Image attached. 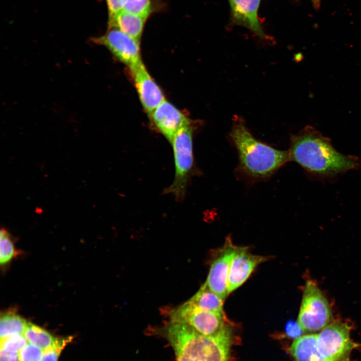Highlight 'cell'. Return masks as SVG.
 Listing matches in <instances>:
<instances>
[{
    "label": "cell",
    "mask_w": 361,
    "mask_h": 361,
    "mask_svg": "<svg viewBox=\"0 0 361 361\" xmlns=\"http://www.w3.org/2000/svg\"><path fill=\"white\" fill-rule=\"evenodd\" d=\"M165 0H121V12L149 18L154 14L164 11Z\"/></svg>",
    "instance_id": "cell-16"
},
{
    "label": "cell",
    "mask_w": 361,
    "mask_h": 361,
    "mask_svg": "<svg viewBox=\"0 0 361 361\" xmlns=\"http://www.w3.org/2000/svg\"><path fill=\"white\" fill-rule=\"evenodd\" d=\"M233 17L238 24L243 26L261 39H266L258 19L260 0H229Z\"/></svg>",
    "instance_id": "cell-13"
},
{
    "label": "cell",
    "mask_w": 361,
    "mask_h": 361,
    "mask_svg": "<svg viewBox=\"0 0 361 361\" xmlns=\"http://www.w3.org/2000/svg\"><path fill=\"white\" fill-rule=\"evenodd\" d=\"M166 333L176 361H228L232 336L229 326L207 336L184 324L170 322Z\"/></svg>",
    "instance_id": "cell-3"
},
{
    "label": "cell",
    "mask_w": 361,
    "mask_h": 361,
    "mask_svg": "<svg viewBox=\"0 0 361 361\" xmlns=\"http://www.w3.org/2000/svg\"><path fill=\"white\" fill-rule=\"evenodd\" d=\"M239 158V167L254 178L270 176L290 160L288 151L276 149L256 139L241 118L235 117L230 133Z\"/></svg>",
    "instance_id": "cell-2"
},
{
    "label": "cell",
    "mask_w": 361,
    "mask_h": 361,
    "mask_svg": "<svg viewBox=\"0 0 361 361\" xmlns=\"http://www.w3.org/2000/svg\"><path fill=\"white\" fill-rule=\"evenodd\" d=\"M141 103L150 115L164 100L163 93L147 72L142 62L129 68Z\"/></svg>",
    "instance_id": "cell-10"
},
{
    "label": "cell",
    "mask_w": 361,
    "mask_h": 361,
    "mask_svg": "<svg viewBox=\"0 0 361 361\" xmlns=\"http://www.w3.org/2000/svg\"><path fill=\"white\" fill-rule=\"evenodd\" d=\"M223 301L204 284L198 291L187 302L200 309L224 313Z\"/></svg>",
    "instance_id": "cell-17"
},
{
    "label": "cell",
    "mask_w": 361,
    "mask_h": 361,
    "mask_svg": "<svg viewBox=\"0 0 361 361\" xmlns=\"http://www.w3.org/2000/svg\"><path fill=\"white\" fill-rule=\"evenodd\" d=\"M24 335L28 343L42 350L51 346L57 338L54 337L43 328L29 322L27 323Z\"/></svg>",
    "instance_id": "cell-19"
},
{
    "label": "cell",
    "mask_w": 361,
    "mask_h": 361,
    "mask_svg": "<svg viewBox=\"0 0 361 361\" xmlns=\"http://www.w3.org/2000/svg\"><path fill=\"white\" fill-rule=\"evenodd\" d=\"M170 322L184 324L207 336L215 335L228 326L224 313L200 309L187 302L171 311Z\"/></svg>",
    "instance_id": "cell-7"
},
{
    "label": "cell",
    "mask_w": 361,
    "mask_h": 361,
    "mask_svg": "<svg viewBox=\"0 0 361 361\" xmlns=\"http://www.w3.org/2000/svg\"><path fill=\"white\" fill-rule=\"evenodd\" d=\"M351 329L346 323L334 321L317 334V348L323 361H351V352L360 344L351 339Z\"/></svg>",
    "instance_id": "cell-5"
},
{
    "label": "cell",
    "mask_w": 361,
    "mask_h": 361,
    "mask_svg": "<svg viewBox=\"0 0 361 361\" xmlns=\"http://www.w3.org/2000/svg\"><path fill=\"white\" fill-rule=\"evenodd\" d=\"M108 10V21L121 12V0H105Z\"/></svg>",
    "instance_id": "cell-25"
},
{
    "label": "cell",
    "mask_w": 361,
    "mask_h": 361,
    "mask_svg": "<svg viewBox=\"0 0 361 361\" xmlns=\"http://www.w3.org/2000/svg\"><path fill=\"white\" fill-rule=\"evenodd\" d=\"M148 19L140 15L121 12L108 21V28H117L140 42Z\"/></svg>",
    "instance_id": "cell-14"
},
{
    "label": "cell",
    "mask_w": 361,
    "mask_h": 361,
    "mask_svg": "<svg viewBox=\"0 0 361 361\" xmlns=\"http://www.w3.org/2000/svg\"><path fill=\"white\" fill-rule=\"evenodd\" d=\"M27 322L13 311L4 313L0 319V337L3 338L13 334H23Z\"/></svg>",
    "instance_id": "cell-18"
},
{
    "label": "cell",
    "mask_w": 361,
    "mask_h": 361,
    "mask_svg": "<svg viewBox=\"0 0 361 361\" xmlns=\"http://www.w3.org/2000/svg\"><path fill=\"white\" fill-rule=\"evenodd\" d=\"M153 125L170 143L182 127L192 122L180 110L164 100L149 116Z\"/></svg>",
    "instance_id": "cell-11"
},
{
    "label": "cell",
    "mask_w": 361,
    "mask_h": 361,
    "mask_svg": "<svg viewBox=\"0 0 361 361\" xmlns=\"http://www.w3.org/2000/svg\"><path fill=\"white\" fill-rule=\"evenodd\" d=\"M0 361H20L19 353L10 352L0 349Z\"/></svg>",
    "instance_id": "cell-26"
},
{
    "label": "cell",
    "mask_w": 361,
    "mask_h": 361,
    "mask_svg": "<svg viewBox=\"0 0 361 361\" xmlns=\"http://www.w3.org/2000/svg\"><path fill=\"white\" fill-rule=\"evenodd\" d=\"M290 160L306 170L322 176H333L355 168L357 157L337 151L330 140L311 126H307L290 139Z\"/></svg>",
    "instance_id": "cell-1"
},
{
    "label": "cell",
    "mask_w": 361,
    "mask_h": 361,
    "mask_svg": "<svg viewBox=\"0 0 361 361\" xmlns=\"http://www.w3.org/2000/svg\"><path fill=\"white\" fill-rule=\"evenodd\" d=\"M289 351L293 361H323L317 348V334L294 339Z\"/></svg>",
    "instance_id": "cell-15"
},
{
    "label": "cell",
    "mask_w": 361,
    "mask_h": 361,
    "mask_svg": "<svg viewBox=\"0 0 361 361\" xmlns=\"http://www.w3.org/2000/svg\"><path fill=\"white\" fill-rule=\"evenodd\" d=\"M194 131L192 123L184 126L176 133L170 143L175 173L172 183L165 189L164 193L172 195L176 201L184 199L189 183L197 172L193 151Z\"/></svg>",
    "instance_id": "cell-4"
},
{
    "label": "cell",
    "mask_w": 361,
    "mask_h": 361,
    "mask_svg": "<svg viewBox=\"0 0 361 361\" xmlns=\"http://www.w3.org/2000/svg\"><path fill=\"white\" fill-rule=\"evenodd\" d=\"M0 238V263L5 265L15 256L16 251L9 233L5 228L1 230Z\"/></svg>",
    "instance_id": "cell-20"
},
{
    "label": "cell",
    "mask_w": 361,
    "mask_h": 361,
    "mask_svg": "<svg viewBox=\"0 0 361 361\" xmlns=\"http://www.w3.org/2000/svg\"><path fill=\"white\" fill-rule=\"evenodd\" d=\"M28 343L23 334H13L1 338L0 349L10 352L19 353Z\"/></svg>",
    "instance_id": "cell-21"
},
{
    "label": "cell",
    "mask_w": 361,
    "mask_h": 361,
    "mask_svg": "<svg viewBox=\"0 0 361 361\" xmlns=\"http://www.w3.org/2000/svg\"><path fill=\"white\" fill-rule=\"evenodd\" d=\"M268 259L267 257L252 254L247 247H238L230 265L228 278V293L242 285L255 268Z\"/></svg>",
    "instance_id": "cell-12"
},
{
    "label": "cell",
    "mask_w": 361,
    "mask_h": 361,
    "mask_svg": "<svg viewBox=\"0 0 361 361\" xmlns=\"http://www.w3.org/2000/svg\"><path fill=\"white\" fill-rule=\"evenodd\" d=\"M304 330L298 321L289 320L285 326V334L289 338L297 339L303 335Z\"/></svg>",
    "instance_id": "cell-24"
},
{
    "label": "cell",
    "mask_w": 361,
    "mask_h": 361,
    "mask_svg": "<svg viewBox=\"0 0 361 361\" xmlns=\"http://www.w3.org/2000/svg\"><path fill=\"white\" fill-rule=\"evenodd\" d=\"M43 350L39 347L28 343L19 352L20 361H40Z\"/></svg>",
    "instance_id": "cell-23"
},
{
    "label": "cell",
    "mask_w": 361,
    "mask_h": 361,
    "mask_svg": "<svg viewBox=\"0 0 361 361\" xmlns=\"http://www.w3.org/2000/svg\"><path fill=\"white\" fill-rule=\"evenodd\" d=\"M71 340V337L57 338L51 346L43 350L40 361H58L61 352Z\"/></svg>",
    "instance_id": "cell-22"
},
{
    "label": "cell",
    "mask_w": 361,
    "mask_h": 361,
    "mask_svg": "<svg viewBox=\"0 0 361 361\" xmlns=\"http://www.w3.org/2000/svg\"><path fill=\"white\" fill-rule=\"evenodd\" d=\"M238 247L233 244L230 237L226 238L224 245L219 250L213 261L204 283L223 300L229 294L228 278L231 263Z\"/></svg>",
    "instance_id": "cell-9"
},
{
    "label": "cell",
    "mask_w": 361,
    "mask_h": 361,
    "mask_svg": "<svg viewBox=\"0 0 361 361\" xmlns=\"http://www.w3.org/2000/svg\"><path fill=\"white\" fill-rule=\"evenodd\" d=\"M92 42L107 48L129 68L142 62L140 42L117 28H108L103 35L92 38Z\"/></svg>",
    "instance_id": "cell-8"
},
{
    "label": "cell",
    "mask_w": 361,
    "mask_h": 361,
    "mask_svg": "<svg viewBox=\"0 0 361 361\" xmlns=\"http://www.w3.org/2000/svg\"><path fill=\"white\" fill-rule=\"evenodd\" d=\"M303 293L297 321L304 331H320L331 322L329 303L312 281L306 282Z\"/></svg>",
    "instance_id": "cell-6"
}]
</instances>
